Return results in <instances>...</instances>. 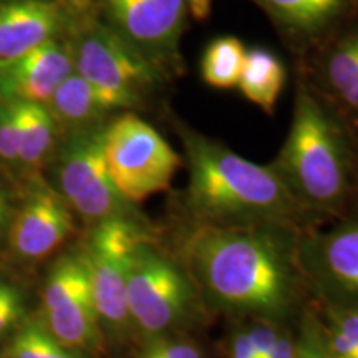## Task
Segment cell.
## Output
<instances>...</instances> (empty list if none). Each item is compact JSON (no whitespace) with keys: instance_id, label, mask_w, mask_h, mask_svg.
Instances as JSON below:
<instances>
[{"instance_id":"obj_21","label":"cell","mask_w":358,"mask_h":358,"mask_svg":"<svg viewBox=\"0 0 358 358\" xmlns=\"http://www.w3.org/2000/svg\"><path fill=\"white\" fill-rule=\"evenodd\" d=\"M10 358H90L83 352L65 347L43 325L30 322L22 327L8 347Z\"/></svg>"},{"instance_id":"obj_26","label":"cell","mask_w":358,"mask_h":358,"mask_svg":"<svg viewBox=\"0 0 358 358\" xmlns=\"http://www.w3.org/2000/svg\"><path fill=\"white\" fill-rule=\"evenodd\" d=\"M24 306L22 297L13 285L0 280V337L20 320Z\"/></svg>"},{"instance_id":"obj_19","label":"cell","mask_w":358,"mask_h":358,"mask_svg":"<svg viewBox=\"0 0 358 358\" xmlns=\"http://www.w3.org/2000/svg\"><path fill=\"white\" fill-rule=\"evenodd\" d=\"M19 116V164L30 169L43 166L53 156L60 128L47 105L15 103Z\"/></svg>"},{"instance_id":"obj_13","label":"cell","mask_w":358,"mask_h":358,"mask_svg":"<svg viewBox=\"0 0 358 358\" xmlns=\"http://www.w3.org/2000/svg\"><path fill=\"white\" fill-rule=\"evenodd\" d=\"M297 66L317 95L358 127V13Z\"/></svg>"},{"instance_id":"obj_1","label":"cell","mask_w":358,"mask_h":358,"mask_svg":"<svg viewBox=\"0 0 358 358\" xmlns=\"http://www.w3.org/2000/svg\"><path fill=\"white\" fill-rule=\"evenodd\" d=\"M306 231L279 224H181L174 249L209 313L289 324L310 295L299 248Z\"/></svg>"},{"instance_id":"obj_10","label":"cell","mask_w":358,"mask_h":358,"mask_svg":"<svg viewBox=\"0 0 358 358\" xmlns=\"http://www.w3.org/2000/svg\"><path fill=\"white\" fill-rule=\"evenodd\" d=\"M105 24L174 80L185 71L181 40L191 15L187 0H101Z\"/></svg>"},{"instance_id":"obj_4","label":"cell","mask_w":358,"mask_h":358,"mask_svg":"<svg viewBox=\"0 0 358 358\" xmlns=\"http://www.w3.org/2000/svg\"><path fill=\"white\" fill-rule=\"evenodd\" d=\"M127 303L133 334L143 342L189 335L211 315L174 250L146 237L129 257Z\"/></svg>"},{"instance_id":"obj_14","label":"cell","mask_w":358,"mask_h":358,"mask_svg":"<svg viewBox=\"0 0 358 358\" xmlns=\"http://www.w3.org/2000/svg\"><path fill=\"white\" fill-rule=\"evenodd\" d=\"M75 71L69 38L38 45L0 60V101L47 105L58 85Z\"/></svg>"},{"instance_id":"obj_28","label":"cell","mask_w":358,"mask_h":358,"mask_svg":"<svg viewBox=\"0 0 358 358\" xmlns=\"http://www.w3.org/2000/svg\"><path fill=\"white\" fill-rule=\"evenodd\" d=\"M295 350H297V334L290 332L287 325L275 340L267 358H295Z\"/></svg>"},{"instance_id":"obj_32","label":"cell","mask_w":358,"mask_h":358,"mask_svg":"<svg viewBox=\"0 0 358 358\" xmlns=\"http://www.w3.org/2000/svg\"><path fill=\"white\" fill-rule=\"evenodd\" d=\"M353 127H355V124H353ZM357 128V131H358V127H355ZM353 209H358V169H357V192H355V204H353Z\"/></svg>"},{"instance_id":"obj_23","label":"cell","mask_w":358,"mask_h":358,"mask_svg":"<svg viewBox=\"0 0 358 358\" xmlns=\"http://www.w3.org/2000/svg\"><path fill=\"white\" fill-rule=\"evenodd\" d=\"M138 358H208L204 348L189 335H169L145 342Z\"/></svg>"},{"instance_id":"obj_18","label":"cell","mask_w":358,"mask_h":358,"mask_svg":"<svg viewBox=\"0 0 358 358\" xmlns=\"http://www.w3.org/2000/svg\"><path fill=\"white\" fill-rule=\"evenodd\" d=\"M285 80L287 70L274 52L264 47L248 48L243 75L237 85L245 100L261 108L267 116H274Z\"/></svg>"},{"instance_id":"obj_2","label":"cell","mask_w":358,"mask_h":358,"mask_svg":"<svg viewBox=\"0 0 358 358\" xmlns=\"http://www.w3.org/2000/svg\"><path fill=\"white\" fill-rule=\"evenodd\" d=\"M182 146L186 187L178 214L186 226L239 227L279 224L308 231L319 227L292 198L271 164L245 159L216 138L198 131L169 111Z\"/></svg>"},{"instance_id":"obj_8","label":"cell","mask_w":358,"mask_h":358,"mask_svg":"<svg viewBox=\"0 0 358 358\" xmlns=\"http://www.w3.org/2000/svg\"><path fill=\"white\" fill-rule=\"evenodd\" d=\"M151 236L156 234L148 219H106L90 229L82 249L103 335L124 340L133 334L127 303L129 257Z\"/></svg>"},{"instance_id":"obj_5","label":"cell","mask_w":358,"mask_h":358,"mask_svg":"<svg viewBox=\"0 0 358 358\" xmlns=\"http://www.w3.org/2000/svg\"><path fill=\"white\" fill-rule=\"evenodd\" d=\"M73 66L115 113L150 108L171 78L115 34L105 22L82 20L70 30Z\"/></svg>"},{"instance_id":"obj_25","label":"cell","mask_w":358,"mask_h":358,"mask_svg":"<svg viewBox=\"0 0 358 358\" xmlns=\"http://www.w3.org/2000/svg\"><path fill=\"white\" fill-rule=\"evenodd\" d=\"M320 317L327 324L337 327L353 345L358 347V307L329 306V303H317Z\"/></svg>"},{"instance_id":"obj_7","label":"cell","mask_w":358,"mask_h":358,"mask_svg":"<svg viewBox=\"0 0 358 358\" xmlns=\"http://www.w3.org/2000/svg\"><path fill=\"white\" fill-rule=\"evenodd\" d=\"M105 158L111 181L128 203L171 189L182 156L156 128L131 111L110 120L105 128Z\"/></svg>"},{"instance_id":"obj_15","label":"cell","mask_w":358,"mask_h":358,"mask_svg":"<svg viewBox=\"0 0 358 358\" xmlns=\"http://www.w3.org/2000/svg\"><path fill=\"white\" fill-rule=\"evenodd\" d=\"M75 232L71 209L52 187L38 185L12 219L8 237L13 252L27 261L50 256Z\"/></svg>"},{"instance_id":"obj_31","label":"cell","mask_w":358,"mask_h":358,"mask_svg":"<svg viewBox=\"0 0 358 358\" xmlns=\"http://www.w3.org/2000/svg\"><path fill=\"white\" fill-rule=\"evenodd\" d=\"M65 2L73 6L75 8H78V10H83V8L90 3V0H65Z\"/></svg>"},{"instance_id":"obj_20","label":"cell","mask_w":358,"mask_h":358,"mask_svg":"<svg viewBox=\"0 0 358 358\" xmlns=\"http://www.w3.org/2000/svg\"><path fill=\"white\" fill-rule=\"evenodd\" d=\"M244 42L234 35H222L206 47L201 58V78L211 88L234 90L239 85L245 62Z\"/></svg>"},{"instance_id":"obj_6","label":"cell","mask_w":358,"mask_h":358,"mask_svg":"<svg viewBox=\"0 0 358 358\" xmlns=\"http://www.w3.org/2000/svg\"><path fill=\"white\" fill-rule=\"evenodd\" d=\"M106 124L64 131L52 156L55 191L90 226L115 217L146 219L111 181L105 158Z\"/></svg>"},{"instance_id":"obj_11","label":"cell","mask_w":358,"mask_h":358,"mask_svg":"<svg viewBox=\"0 0 358 358\" xmlns=\"http://www.w3.org/2000/svg\"><path fill=\"white\" fill-rule=\"evenodd\" d=\"M299 257L317 303L358 307V209L337 219L329 229L303 232Z\"/></svg>"},{"instance_id":"obj_16","label":"cell","mask_w":358,"mask_h":358,"mask_svg":"<svg viewBox=\"0 0 358 358\" xmlns=\"http://www.w3.org/2000/svg\"><path fill=\"white\" fill-rule=\"evenodd\" d=\"M73 24L57 0H0V60L62 38Z\"/></svg>"},{"instance_id":"obj_29","label":"cell","mask_w":358,"mask_h":358,"mask_svg":"<svg viewBox=\"0 0 358 358\" xmlns=\"http://www.w3.org/2000/svg\"><path fill=\"white\" fill-rule=\"evenodd\" d=\"M10 203H8L7 192L0 187V243L8 234L10 229Z\"/></svg>"},{"instance_id":"obj_3","label":"cell","mask_w":358,"mask_h":358,"mask_svg":"<svg viewBox=\"0 0 358 358\" xmlns=\"http://www.w3.org/2000/svg\"><path fill=\"white\" fill-rule=\"evenodd\" d=\"M271 166L317 226L353 209L357 128L299 75L289 133Z\"/></svg>"},{"instance_id":"obj_22","label":"cell","mask_w":358,"mask_h":358,"mask_svg":"<svg viewBox=\"0 0 358 358\" xmlns=\"http://www.w3.org/2000/svg\"><path fill=\"white\" fill-rule=\"evenodd\" d=\"M295 358H332L325 343L319 308L306 307L301 313Z\"/></svg>"},{"instance_id":"obj_17","label":"cell","mask_w":358,"mask_h":358,"mask_svg":"<svg viewBox=\"0 0 358 358\" xmlns=\"http://www.w3.org/2000/svg\"><path fill=\"white\" fill-rule=\"evenodd\" d=\"M47 108L62 133L106 124L115 115L96 90L77 71L58 85Z\"/></svg>"},{"instance_id":"obj_30","label":"cell","mask_w":358,"mask_h":358,"mask_svg":"<svg viewBox=\"0 0 358 358\" xmlns=\"http://www.w3.org/2000/svg\"><path fill=\"white\" fill-rule=\"evenodd\" d=\"M187 3H189L191 15L196 20H206L211 13L213 0H187Z\"/></svg>"},{"instance_id":"obj_24","label":"cell","mask_w":358,"mask_h":358,"mask_svg":"<svg viewBox=\"0 0 358 358\" xmlns=\"http://www.w3.org/2000/svg\"><path fill=\"white\" fill-rule=\"evenodd\" d=\"M0 163H19V116L8 101H0Z\"/></svg>"},{"instance_id":"obj_9","label":"cell","mask_w":358,"mask_h":358,"mask_svg":"<svg viewBox=\"0 0 358 358\" xmlns=\"http://www.w3.org/2000/svg\"><path fill=\"white\" fill-rule=\"evenodd\" d=\"M43 315L45 329L65 347L90 357L103 352L105 335L82 248L53 262L43 287Z\"/></svg>"},{"instance_id":"obj_27","label":"cell","mask_w":358,"mask_h":358,"mask_svg":"<svg viewBox=\"0 0 358 358\" xmlns=\"http://www.w3.org/2000/svg\"><path fill=\"white\" fill-rule=\"evenodd\" d=\"M222 358H257L252 343L249 340V335L241 320H236L231 332L227 334L222 348Z\"/></svg>"},{"instance_id":"obj_12","label":"cell","mask_w":358,"mask_h":358,"mask_svg":"<svg viewBox=\"0 0 358 358\" xmlns=\"http://www.w3.org/2000/svg\"><path fill=\"white\" fill-rule=\"evenodd\" d=\"M292 53L297 65L358 13V0H249Z\"/></svg>"}]
</instances>
